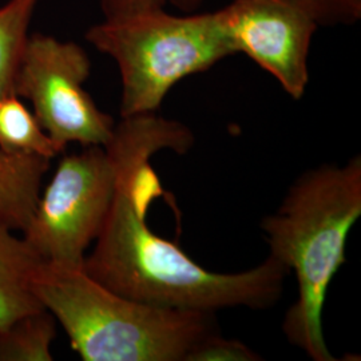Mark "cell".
<instances>
[{"label":"cell","mask_w":361,"mask_h":361,"mask_svg":"<svg viewBox=\"0 0 361 361\" xmlns=\"http://www.w3.org/2000/svg\"><path fill=\"white\" fill-rule=\"evenodd\" d=\"M193 143L190 129L157 113L121 118L106 145L116 161V193L82 268L118 295L157 307L213 314L271 308L283 296L289 273L281 262L268 256L249 271H209L146 222L147 207L164 195L150 165L153 155L166 149L183 154Z\"/></svg>","instance_id":"cell-1"},{"label":"cell","mask_w":361,"mask_h":361,"mask_svg":"<svg viewBox=\"0 0 361 361\" xmlns=\"http://www.w3.org/2000/svg\"><path fill=\"white\" fill-rule=\"evenodd\" d=\"M361 216V157L301 174L279 209L261 222L269 256L295 271L296 302L285 314L288 341L313 361H336L326 345L323 310L329 285L345 264L352 226Z\"/></svg>","instance_id":"cell-2"},{"label":"cell","mask_w":361,"mask_h":361,"mask_svg":"<svg viewBox=\"0 0 361 361\" xmlns=\"http://www.w3.org/2000/svg\"><path fill=\"white\" fill-rule=\"evenodd\" d=\"M31 288L85 361H186L216 331L213 313L140 302L83 271L42 261Z\"/></svg>","instance_id":"cell-3"},{"label":"cell","mask_w":361,"mask_h":361,"mask_svg":"<svg viewBox=\"0 0 361 361\" xmlns=\"http://www.w3.org/2000/svg\"><path fill=\"white\" fill-rule=\"evenodd\" d=\"M86 39L114 59L122 80L119 113H157L183 78L207 71L234 55L217 13L170 15L165 8L104 20Z\"/></svg>","instance_id":"cell-4"},{"label":"cell","mask_w":361,"mask_h":361,"mask_svg":"<svg viewBox=\"0 0 361 361\" xmlns=\"http://www.w3.org/2000/svg\"><path fill=\"white\" fill-rule=\"evenodd\" d=\"M116 176V158L106 146H86L59 162L22 232L42 261L83 267L111 207Z\"/></svg>","instance_id":"cell-5"},{"label":"cell","mask_w":361,"mask_h":361,"mask_svg":"<svg viewBox=\"0 0 361 361\" xmlns=\"http://www.w3.org/2000/svg\"><path fill=\"white\" fill-rule=\"evenodd\" d=\"M90 71V58L77 43L43 34L28 39L15 95L32 104L39 123L63 150L73 142L106 146L113 138L114 119L83 89Z\"/></svg>","instance_id":"cell-6"},{"label":"cell","mask_w":361,"mask_h":361,"mask_svg":"<svg viewBox=\"0 0 361 361\" xmlns=\"http://www.w3.org/2000/svg\"><path fill=\"white\" fill-rule=\"evenodd\" d=\"M233 52L245 54L293 99L305 94L312 38L319 25L293 0H233L216 11Z\"/></svg>","instance_id":"cell-7"},{"label":"cell","mask_w":361,"mask_h":361,"mask_svg":"<svg viewBox=\"0 0 361 361\" xmlns=\"http://www.w3.org/2000/svg\"><path fill=\"white\" fill-rule=\"evenodd\" d=\"M50 159L0 149V228L23 232L38 204Z\"/></svg>","instance_id":"cell-8"},{"label":"cell","mask_w":361,"mask_h":361,"mask_svg":"<svg viewBox=\"0 0 361 361\" xmlns=\"http://www.w3.org/2000/svg\"><path fill=\"white\" fill-rule=\"evenodd\" d=\"M42 259L13 231L0 228V328L44 310L34 295L31 281Z\"/></svg>","instance_id":"cell-9"},{"label":"cell","mask_w":361,"mask_h":361,"mask_svg":"<svg viewBox=\"0 0 361 361\" xmlns=\"http://www.w3.org/2000/svg\"><path fill=\"white\" fill-rule=\"evenodd\" d=\"M0 149L7 153L32 154L51 161L65 150L52 141L18 95L0 99Z\"/></svg>","instance_id":"cell-10"},{"label":"cell","mask_w":361,"mask_h":361,"mask_svg":"<svg viewBox=\"0 0 361 361\" xmlns=\"http://www.w3.org/2000/svg\"><path fill=\"white\" fill-rule=\"evenodd\" d=\"M56 320L43 310L0 328V361H51Z\"/></svg>","instance_id":"cell-11"},{"label":"cell","mask_w":361,"mask_h":361,"mask_svg":"<svg viewBox=\"0 0 361 361\" xmlns=\"http://www.w3.org/2000/svg\"><path fill=\"white\" fill-rule=\"evenodd\" d=\"M39 0H8L0 7V99L15 94V79L28 43Z\"/></svg>","instance_id":"cell-12"},{"label":"cell","mask_w":361,"mask_h":361,"mask_svg":"<svg viewBox=\"0 0 361 361\" xmlns=\"http://www.w3.org/2000/svg\"><path fill=\"white\" fill-rule=\"evenodd\" d=\"M182 11H192L204 0H169ZM319 26L353 25L361 16V0H293Z\"/></svg>","instance_id":"cell-13"},{"label":"cell","mask_w":361,"mask_h":361,"mask_svg":"<svg viewBox=\"0 0 361 361\" xmlns=\"http://www.w3.org/2000/svg\"><path fill=\"white\" fill-rule=\"evenodd\" d=\"M259 359V355L244 343L225 338L214 331L192 350L186 361H258Z\"/></svg>","instance_id":"cell-14"},{"label":"cell","mask_w":361,"mask_h":361,"mask_svg":"<svg viewBox=\"0 0 361 361\" xmlns=\"http://www.w3.org/2000/svg\"><path fill=\"white\" fill-rule=\"evenodd\" d=\"M169 0H101L104 20H116L135 13L165 8Z\"/></svg>","instance_id":"cell-15"}]
</instances>
